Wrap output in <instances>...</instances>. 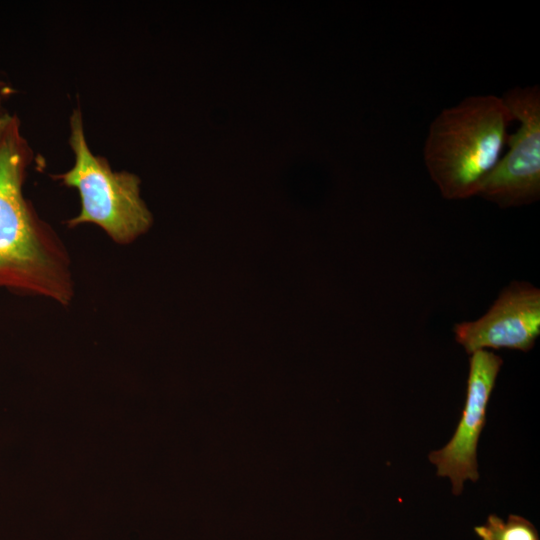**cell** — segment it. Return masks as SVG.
I'll use <instances>...</instances> for the list:
<instances>
[{
  "mask_svg": "<svg viewBox=\"0 0 540 540\" xmlns=\"http://www.w3.org/2000/svg\"><path fill=\"white\" fill-rule=\"evenodd\" d=\"M69 124L74 164L52 176L79 193L80 212L67 225L72 228L92 223L114 242L131 243L152 224V215L140 195L139 177L128 171H113L105 157L90 150L79 106L73 109Z\"/></svg>",
  "mask_w": 540,
  "mask_h": 540,
  "instance_id": "3957f363",
  "label": "cell"
},
{
  "mask_svg": "<svg viewBox=\"0 0 540 540\" xmlns=\"http://www.w3.org/2000/svg\"><path fill=\"white\" fill-rule=\"evenodd\" d=\"M454 335L470 355L487 349L530 351L540 335L539 288L510 283L480 318L455 324Z\"/></svg>",
  "mask_w": 540,
  "mask_h": 540,
  "instance_id": "8992f818",
  "label": "cell"
},
{
  "mask_svg": "<svg viewBox=\"0 0 540 540\" xmlns=\"http://www.w3.org/2000/svg\"><path fill=\"white\" fill-rule=\"evenodd\" d=\"M502 364L500 356L488 350L471 354L466 402L459 424L450 441L429 455V460L437 467V475L451 480L454 495L462 492L466 480L476 481L479 478L478 440Z\"/></svg>",
  "mask_w": 540,
  "mask_h": 540,
  "instance_id": "5b68a950",
  "label": "cell"
},
{
  "mask_svg": "<svg viewBox=\"0 0 540 540\" xmlns=\"http://www.w3.org/2000/svg\"><path fill=\"white\" fill-rule=\"evenodd\" d=\"M513 120L502 98L492 94L468 96L433 119L423 158L445 199L477 196L503 154Z\"/></svg>",
  "mask_w": 540,
  "mask_h": 540,
  "instance_id": "7a4b0ae2",
  "label": "cell"
},
{
  "mask_svg": "<svg viewBox=\"0 0 540 540\" xmlns=\"http://www.w3.org/2000/svg\"><path fill=\"white\" fill-rule=\"evenodd\" d=\"M15 90L4 80L0 78V109L2 108L5 101H7L13 94Z\"/></svg>",
  "mask_w": 540,
  "mask_h": 540,
  "instance_id": "ba28073f",
  "label": "cell"
},
{
  "mask_svg": "<svg viewBox=\"0 0 540 540\" xmlns=\"http://www.w3.org/2000/svg\"><path fill=\"white\" fill-rule=\"evenodd\" d=\"M11 118V114L5 112V113H0V138L9 122Z\"/></svg>",
  "mask_w": 540,
  "mask_h": 540,
  "instance_id": "9c48e42d",
  "label": "cell"
},
{
  "mask_svg": "<svg viewBox=\"0 0 540 540\" xmlns=\"http://www.w3.org/2000/svg\"><path fill=\"white\" fill-rule=\"evenodd\" d=\"M474 531L481 540H539L535 526L517 515H509L504 521L492 514Z\"/></svg>",
  "mask_w": 540,
  "mask_h": 540,
  "instance_id": "52a82bcc",
  "label": "cell"
},
{
  "mask_svg": "<svg viewBox=\"0 0 540 540\" xmlns=\"http://www.w3.org/2000/svg\"><path fill=\"white\" fill-rule=\"evenodd\" d=\"M33 157L11 115L0 138V288L67 304L73 294L67 253L23 193Z\"/></svg>",
  "mask_w": 540,
  "mask_h": 540,
  "instance_id": "6da1fadb",
  "label": "cell"
},
{
  "mask_svg": "<svg viewBox=\"0 0 540 540\" xmlns=\"http://www.w3.org/2000/svg\"><path fill=\"white\" fill-rule=\"evenodd\" d=\"M501 98L519 126L477 196L501 208L530 205L540 198V89L516 86Z\"/></svg>",
  "mask_w": 540,
  "mask_h": 540,
  "instance_id": "277c9868",
  "label": "cell"
}]
</instances>
